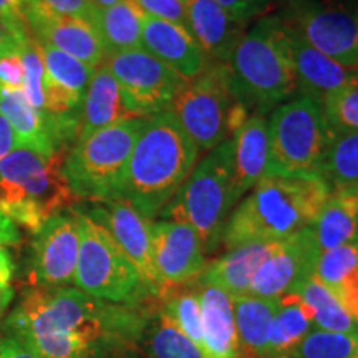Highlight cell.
<instances>
[{"mask_svg": "<svg viewBox=\"0 0 358 358\" xmlns=\"http://www.w3.org/2000/svg\"><path fill=\"white\" fill-rule=\"evenodd\" d=\"M277 243H250L229 249L204 268L199 277L201 284L221 289L232 297L249 294L254 275L271 256Z\"/></svg>", "mask_w": 358, "mask_h": 358, "instance_id": "24", "label": "cell"}, {"mask_svg": "<svg viewBox=\"0 0 358 358\" xmlns=\"http://www.w3.org/2000/svg\"><path fill=\"white\" fill-rule=\"evenodd\" d=\"M319 174L330 192L358 191V131L332 128Z\"/></svg>", "mask_w": 358, "mask_h": 358, "instance_id": "31", "label": "cell"}, {"mask_svg": "<svg viewBox=\"0 0 358 358\" xmlns=\"http://www.w3.org/2000/svg\"><path fill=\"white\" fill-rule=\"evenodd\" d=\"M25 37L12 35L0 47V88L24 90V62H22L20 42Z\"/></svg>", "mask_w": 358, "mask_h": 358, "instance_id": "38", "label": "cell"}, {"mask_svg": "<svg viewBox=\"0 0 358 358\" xmlns=\"http://www.w3.org/2000/svg\"><path fill=\"white\" fill-rule=\"evenodd\" d=\"M232 198L241 203L245 192L252 189L268 174V129L264 115L249 116L232 133Z\"/></svg>", "mask_w": 358, "mask_h": 358, "instance_id": "21", "label": "cell"}, {"mask_svg": "<svg viewBox=\"0 0 358 358\" xmlns=\"http://www.w3.org/2000/svg\"><path fill=\"white\" fill-rule=\"evenodd\" d=\"M17 146L19 145H17L15 133H13L10 123L7 122L6 116L0 111V159L6 158Z\"/></svg>", "mask_w": 358, "mask_h": 358, "instance_id": "44", "label": "cell"}, {"mask_svg": "<svg viewBox=\"0 0 358 358\" xmlns=\"http://www.w3.org/2000/svg\"><path fill=\"white\" fill-rule=\"evenodd\" d=\"M353 245L358 250V221H357V231H355V237H353Z\"/></svg>", "mask_w": 358, "mask_h": 358, "instance_id": "50", "label": "cell"}, {"mask_svg": "<svg viewBox=\"0 0 358 358\" xmlns=\"http://www.w3.org/2000/svg\"><path fill=\"white\" fill-rule=\"evenodd\" d=\"M13 274V262L10 259V254L0 245V285H8Z\"/></svg>", "mask_w": 358, "mask_h": 358, "instance_id": "46", "label": "cell"}, {"mask_svg": "<svg viewBox=\"0 0 358 358\" xmlns=\"http://www.w3.org/2000/svg\"><path fill=\"white\" fill-rule=\"evenodd\" d=\"M103 204L105 206L92 209L87 214L110 232L124 256L140 272L151 295H161L159 282L153 266V241H151L153 221L146 219L123 199H113Z\"/></svg>", "mask_w": 358, "mask_h": 358, "instance_id": "17", "label": "cell"}, {"mask_svg": "<svg viewBox=\"0 0 358 358\" xmlns=\"http://www.w3.org/2000/svg\"><path fill=\"white\" fill-rule=\"evenodd\" d=\"M141 48L168 65L186 82L203 73L211 64L186 27L153 17L145 15Z\"/></svg>", "mask_w": 358, "mask_h": 358, "instance_id": "18", "label": "cell"}, {"mask_svg": "<svg viewBox=\"0 0 358 358\" xmlns=\"http://www.w3.org/2000/svg\"><path fill=\"white\" fill-rule=\"evenodd\" d=\"M48 10L60 13V15L77 17V19H83L92 22L95 20V7H93L92 0H37Z\"/></svg>", "mask_w": 358, "mask_h": 358, "instance_id": "41", "label": "cell"}, {"mask_svg": "<svg viewBox=\"0 0 358 358\" xmlns=\"http://www.w3.org/2000/svg\"><path fill=\"white\" fill-rule=\"evenodd\" d=\"M198 297L204 358H239L232 295L211 285H203Z\"/></svg>", "mask_w": 358, "mask_h": 358, "instance_id": "23", "label": "cell"}, {"mask_svg": "<svg viewBox=\"0 0 358 358\" xmlns=\"http://www.w3.org/2000/svg\"><path fill=\"white\" fill-rule=\"evenodd\" d=\"M138 343L148 358H204L201 348L168 319L163 308L150 312Z\"/></svg>", "mask_w": 358, "mask_h": 358, "instance_id": "32", "label": "cell"}, {"mask_svg": "<svg viewBox=\"0 0 358 358\" xmlns=\"http://www.w3.org/2000/svg\"><path fill=\"white\" fill-rule=\"evenodd\" d=\"M239 358H271L268 338L277 310V299L245 294L232 297Z\"/></svg>", "mask_w": 358, "mask_h": 358, "instance_id": "25", "label": "cell"}, {"mask_svg": "<svg viewBox=\"0 0 358 358\" xmlns=\"http://www.w3.org/2000/svg\"><path fill=\"white\" fill-rule=\"evenodd\" d=\"M145 122L146 118L128 120L75 141L62 164V174L78 199L108 203L120 198Z\"/></svg>", "mask_w": 358, "mask_h": 358, "instance_id": "6", "label": "cell"}, {"mask_svg": "<svg viewBox=\"0 0 358 358\" xmlns=\"http://www.w3.org/2000/svg\"><path fill=\"white\" fill-rule=\"evenodd\" d=\"M239 103L264 115L297 93L287 32L279 15H266L245 30L227 60Z\"/></svg>", "mask_w": 358, "mask_h": 358, "instance_id": "4", "label": "cell"}, {"mask_svg": "<svg viewBox=\"0 0 358 358\" xmlns=\"http://www.w3.org/2000/svg\"><path fill=\"white\" fill-rule=\"evenodd\" d=\"M25 17L30 34L38 42L50 45L93 69L105 62L106 50L92 22L60 15L37 0H25Z\"/></svg>", "mask_w": 358, "mask_h": 358, "instance_id": "16", "label": "cell"}, {"mask_svg": "<svg viewBox=\"0 0 358 358\" xmlns=\"http://www.w3.org/2000/svg\"><path fill=\"white\" fill-rule=\"evenodd\" d=\"M237 103L227 64L211 62L203 73L179 90L168 111L201 153H208L227 140Z\"/></svg>", "mask_w": 358, "mask_h": 358, "instance_id": "9", "label": "cell"}, {"mask_svg": "<svg viewBox=\"0 0 358 358\" xmlns=\"http://www.w3.org/2000/svg\"><path fill=\"white\" fill-rule=\"evenodd\" d=\"M20 243V231L6 214L0 211V245H15Z\"/></svg>", "mask_w": 358, "mask_h": 358, "instance_id": "45", "label": "cell"}, {"mask_svg": "<svg viewBox=\"0 0 358 358\" xmlns=\"http://www.w3.org/2000/svg\"><path fill=\"white\" fill-rule=\"evenodd\" d=\"M0 111L15 133L17 145L37 151L43 156L60 153V148L53 140L45 115L30 105L24 90L0 88Z\"/></svg>", "mask_w": 358, "mask_h": 358, "instance_id": "26", "label": "cell"}, {"mask_svg": "<svg viewBox=\"0 0 358 358\" xmlns=\"http://www.w3.org/2000/svg\"><path fill=\"white\" fill-rule=\"evenodd\" d=\"M145 13L134 0H122L115 6L96 10L95 25L106 55L141 48V32Z\"/></svg>", "mask_w": 358, "mask_h": 358, "instance_id": "30", "label": "cell"}, {"mask_svg": "<svg viewBox=\"0 0 358 358\" xmlns=\"http://www.w3.org/2000/svg\"><path fill=\"white\" fill-rule=\"evenodd\" d=\"M320 250L310 226L277 243L254 275L249 294L257 297L277 299L297 292L303 282L315 274Z\"/></svg>", "mask_w": 358, "mask_h": 358, "instance_id": "13", "label": "cell"}, {"mask_svg": "<svg viewBox=\"0 0 358 358\" xmlns=\"http://www.w3.org/2000/svg\"><path fill=\"white\" fill-rule=\"evenodd\" d=\"M103 65L122 90L129 110L140 118L168 111L186 80L143 48L108 53Z\"/></svg>", "mask_w": 358, "mask_h": 358, "instance_id": "12", "label": "cell"}, {"mask_svg": "<svg viewBox=\"0 0 358 358\" xmlns=\"http://www.w3.org/2000/svg\"><path fill=\"white\" fill-rule=\"evenodd\" d=\"M329 196L320 176L267 174L231 213L221 243L229 250L287 239L315 221Z\"/></svg>", "mask_w": 358, "mask_h": 358, "instance_id": "3", "label": "cell"}, {"mask_svg": "<svg viewBox=\"0 0 358 358\" xmlns=\"http://www.w3.org/2000/svg\"><path fill=\"white\" fill-rule=\"evenodd\" d=\"M148 315L140 306L98 301L77 287H32L6 330L43 358H111L140 342Z\"/></svg>", "mask_w": 358, "mask_h": 358, "instance_id": "1", "label": "cell"}, {"mask_svg": "<svg viewBox=\"0 0 358 358\" xmlns=\"http://www.w3.org/2000/svg\"><path fill=\"white\" fill-rule=\"evenodd\" d=\"M232 138L208 151L187 181L161 211L164 221L187 224L199 237L204 252H213L222 241L227 219L234 211L232 198Z\"/></svg>", "mask_w": 358, "mask_h": 358, "instance_id": "5", "label": "cell"}, {"mask_svg": "<svg viewBox=\"0 0 358 358\" xmlns=\"http://www.w3.org/2000/svg\"><path fill=\"white\" fill-rule=\"evenodd\" d=\"M199 155L171 111L150 116L134 143L118 199L153 221L191 176Z\"/></svg>", "mask_w": 358, "mask_h": 358, "instance_id": "2", "label": "cell"}, {"mask_svg": "<svg viewBox=\"0 0 358 358\" xmlns=\"http://www.w3.org/2000/svg\"><path fill=\"white\" fill-rule=\"evenodd\" d=\"M268 174L320 176L332 127L322 101L299 95L274 108L267 120Z\"/></svg>", "mask_w": 358, "mask_h": 358, "instance_id": "7", "label": "cell"}, {"mask_svg": "<svg viewBox=\"0 0 358 358\" xmlns=\"http://www.w3.org/2000/svg\"><path fill=\"white\" fill-rule=\"evenodd\" d=\"M118 2H122V0H92L95 10H101V8L111 7V6H115V3H118Z\"/></svg>", "mask_w": 358, "mask_h": 358, "instance_id": "49", "label": "cell"}, {"mask_svg": "<svg viewBox=\"0 0 358 358\" xmlns=\"http://www.w3.org/2000/svg\"><path fill=\"white\" fill-rule=\"evenodd\" d=\"M277 310L268 338V357L294 358L302 342L315 330L310 310L297 292L277 297Z\"/></svg>", "mask_w": 358, "mask_h": 358, "instance_id": "29", "label": "cell"}, {"mask_svg": "<svg viewBox=\"0 0 358 358\" xmlns=\"http://www.w3.org/2000/svg\"><path fill=\"white\" fill-rule=\"evenodd\" d=\"M12 35H15V34H13V32H12V30H10V29H8V27H7V25H6V24H3V22H2V20H0V47H2V45H3V43H6L8 38H10V37H12ZM17 37H19V35H17ZM24 37H25V35H24Z\"/></svg>", "mask_w": 358, "mask_h": 358, "instance_id": "48", "label": "cell"}, {"mask_svg": "<svg viewBox=\"0 0 358 358\" xmlns=\"http://www.w3.org/2000/svg\"><path fill=\"white\" fill-rule=\"evenodd\" d=\"M187 30L206 57L227 64L232 50L245 32V25L232 19L216 0H185Z\"/></svg>", "mask_w": 358, "mask_h": 358, "instance_id": "20", "label": "cell"}, {"mask_svg": "<svg viewBox=\"0 0 358 358\" xmlns=\"http://www.w3.org/2000/svg\"><path fill=\"white\" fill-rule=\"evenodd\" d=\"M13 301V289L8 285H0V317L7 310Z\"/></svg>", "mask_w": 358, "mask_h": 358, "instance_id": "47", "label": "cell"}, {"mask_svg": "<svg viewBox=\"0 0 358 358\" xmlns=\"http://www.w3.org/2000/svg\"><path fill=\"white\" fill-rule=\"evenodd\" d=\"M24 62V93L34 108L43 113L45 106V65L38 40L29 34L20 42Z\"/></svg>", "mask_w": 358, "mask_h": 358, "instance_id": "36", "label": "cell"}, {"mask_svg": "<svg viewBox=\"0 0 358 358\" xmlns=\"http://www.w3.org/2000/svg\"><path fill=\"white\" fill-rule=\"evenodd\" d=\"M297 294L310 310L315 330L330 334H358V325L342 303L315 277L303 282Z\"/></svg>", "mask_w": 358, "mask_h": 358, "instance_id": "33", "label": "cell"}, {"mask_svg": "<svg viewBox=\"0 0 358 358\" xmlns=\"http://www.w3.org/2000/svg\"><path fill=\"white\" fill-rule=\"evenodd\" d=\"M146 17L173 22L187 29L185 0H134Z\"/></svg>", "mask_w": 358, "mask_h": 358, "instance_id": "40", "label": "cell"}, {"mask_svg": "<svg viewBox=\"0 0 358 358\" xmlns=\"http://www.w3.org/2000/svg\"><path fill=\"white\" fill-rule=\"evenodd\" d=\"M153 266L161 295L164 290L199 279L208 267L198 234L187 224L158 221L151 226Z\"/></svg>", "mask_w": 358, "mask_h": 358, "instance_id": "15", "label": "cell"}, {"mask_svg": "<svg viewBox=\"0 0 358 358\" xmlns=\"http://www.w3.org/2000/svg\"><path fill=\"white\" fill-rule=\"evenodd\" d=\"M284 25L287 32L295 77H297L299 95L324 101L330 93L358 82V70L340 65L338 62L313 48L297 30H294L285 22Z\"/></svg>", "mask_w": 358, "mask_h": 358, "instance_id": "19", "label": "cell"}, {"mask_svg": "<svg viewBox=\"0 0 358 358\" xmlns=\"http://www.w3.org/2000/svg\"><path fill=\"white\" fill-rule=\"evenodd\" d=\"M161 308L166 313L168 319L203 352V327H201L198 292L174 294L164 301Z\"/></svg>", "mask_w": 358, "mask_h": 358, "instance_id": "35", "label": "cell"}, {"mask_svg": "<svg viewBox=\"0 0 358 358\" xmlns=\"http://www.w3.org/2000/svg\"><path fill=\"white\" fill-rule=\"evenodd\" d=\"M80 227V252L73 284L98 301L140 306L151 292L140 272L116 241L87 213L75 211Z\"/></svg>", "mask_w": 358, "mask_h": 358, "instance_id": "8", "label": "cell"}, {"mask_svg": "<svg viewBox=\"0 0 358 358\" xmlns=\"http://www.w3.org/2000/svg\"><path fill=\"white\" fill-rule=\"evenodd\" d=\"M80 252V227L75 214H53L35 234L30 279L34 287L73 284Z\"/></svg>", "mask_w": 358, "mask_h": 358, "instance_id": "14", "label": "cell"}, {"mask_svg": "<svg viewBox=\"0 0 358 358\" xmlns=\"http://www.w3.org/2000/svg\"><path fill=\"white\" fill-rule=\"evenodd\" d=\"M136 118L140 116L129 110L120 85L110 73V70L105 65L95 69L85 90L82 105H80L77 141L90 136L98 129Z\"/></svg>", "mask_w": 358, "mask_h": 358, "instance_id": "22", "label": "cell"}, {"mask_svg": "<svg viewBox=\"0 0 358 358\" xmlns=\"http://www.w3.org/2000/svg\"><path fill=\"white\" fill-rule=\"evenodd\" d=\"M279 17L313 48L358 70V0H280Z\"/></svg>", "mask_w": 358, "mask_h": 358, "instance_id": "10", "label": "cell"}, {"mask_svg": "<svg viewBox=\"0 0 358 358\" xmlns=\"http://www.w3.org/2000/svg\"><path fill=\"white\" fill-rule=\"evenodd\" d=\"M0 20L19 37L30 34L25 17V0H0Z\"/></svg>", "mask_w": 358, "mask_h": 358, "instance_id": "42", "label": "cell"}, {"mask_svg": "<svg viewBox=\"0 0 358 358\" xmlns=\"http://www.w3.org/2000/svg\"><path fill=\"white\" fill-rule=\"evenodd\" d=\"M216 2L232 19L248 25L249 22L268 15V10L280 0H216Z\"/></svg>", "mask_w": 358, "mask_h": 358, "instance_id": "39", "label": "cell"}, {"mask_svg": "<svg viewBox=\"0 0 358 358\" xmlns=\"http://www.w3.org/2000/svg\"><path fill=\"white\" fill-rule=\"evenodd\" d=\"M322 105L334 129L358 131V82L330 93Z\"/></svg>", "mask_w": 358, "mask_h": 358, "instance_id": "37", "label": "cell"}, {"mask_svg": "<svg viewBox=\"0 0 358 358\" xmlns=\"http://www.w3.org/2000/svg\"><path fill=\"white\" fill-rule=\"evenodd\" d=\"M313 277L335 295L358 325V250L355 245L347 244L320 252Z\"/></svg>", "mask_w": 358, "mask_h": 358, "instance_id": "27", "label": "cell"}, {"mask_svg": "<svg viewBox=\"0 0 358 358\" xmlns=\"http://www.w3.org/2000/svg\"><path fill=\"white\" fill-rule=\"evenodd\" d=\"M0 358H43L40 353L15 335L6 334L0 338Z\"/></svg>", "mask_w": 358, "mask_h": 358, "instance_id": "43", "label": "cell"}, {"mask_svg": "<svg viewBox=\"0 0 358 358\" xmlns=\"http://www.w3.org/2000/svg\"><path fill=\"white\" fill-rule=\"evenodd\" d=\"M62 155L43 156L17 146L0 159V208L30 204L48 217L73 204L78 198L62 174Z\"/></svg>", "mask_w": 358, "mask_h": 358, "instance_id": "11", "label": "cell"}, {"mask_svg": "<svg viewBox=\"0 0 358 358\" xmlns=\"http://www.w3.org/2000/svg\"><path fill=\"white\" fill-rule=\"evenodd\" d=\"M294 358H358V334H330L313 330Z\"/></svg>", "mask_w": 358, "mask_h": 358, "instance_id": "34", "label": "cell"}, {"mask_svg": "<svg viewBox=\"0 0 358 358\" xmlns=\"http://www.w3.org/2000/svg\"><path fill=\"white\" fill-rule=\"evenodd\" d=\"M358 221V191L330 192L310 229L320 252L353 244Z\"/></svg>", "mask_w": 358, "mask_h": 358, "instance_id": "28", "label": "cell"}]
</instances>
